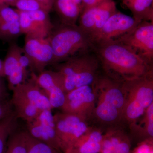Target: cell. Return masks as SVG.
I'll list each match as a JSON object with an SVG mask.
<instances>
[{"label": "cell", "instance_id": "cell-27", "mask_svg": "<svg viewBox=\"0 0 153 153\" xmlns=\"http://www.w3.org/2000/svg\"><path fill=\"white\" fill-rule=\"evenodd\" d=\"M131 153H153V139L146 140L138 143Z\"/></svg>", "mask_w": 153, "mask_h": 153}, {"label": "cell", "instance_id": "cell-7", "mask_svg": "<svg viewBox=\"0 0 153 153\" xmlns=\"http://www.w3.org/2000/svg\"><path fill=\"white\" fill-rule=\"evenodd\" d=\"M114 42L123 44L153 66V21H142L132 32Z\"/></svg>", "mask_w": 153, "mask_h": 153}, {"label": "cell", "instance_id": "cell-25", "mask_svg": "<svg viewBox=\"0 0 153 153\" xmlns=\"http://www.w3.org/2000/svg\"><path fill=\"white\" fill-rule=\"evenodd\" d=\"M14 7H16V9L19 10L27 13H30L40 10H45L50 12L38 0H16Z\"/></svg>", "mask_w": 153, "mask_h": 153}, {"label": "cell", "instance_id": "cell-22", "mask_svg": "<svg viewBox=\"0 0 153 153\" xmlns=\"http://www.w3.org/2000/svg\"><path fill=\"white\" fill-rule=\"evenodd\" d=\"M22 35L19 22L10 23L0 18V40L10 43Z\"/></svg>", "mask_w": 153, "mask_h": 153}, {"label": "cell", "instance_id": "cell-23", "mask_svg": "<svg viewBox=\"0 0 153 153\" xmlns=\"http://www.w3.org/2000/svg\"><path fill=\"white\" fill-rule=\"evenodd\" d=\"M39 28L48 37L54 27L49 17V12L44 10L28 13Z\"/></svg>", "mask_w": 153, "mask_h": 153}, {"label": "cell", "instance_id": "cell-31", "mask_svg": "<svg viewBox=\"0 0 153 153\" xmlns=\"http://www.w3.org/2000/svg\"><path fill=\"white\" fill-rule=\"evenodd\" d=\"M16 0H0V4H5L7 5L14 7Z\"/></svg>", "mask_w": 153, "mask_h": 153}, {"label": "cell", "instance_id": "cell-6", "mask_svg": "<svg viewBox=\"0 0 153 153\" xmlns=\"http://www.w3.org/2000/svg\"><path fill=\"white\" fill-rule=\"evenodd\" d=\"M125 96L123 120L134 123L153 103V74L122 83Z\"/></svg>", "mask_w": 153, "mask_h": 153}, {"label": "cell", "instance_id": "cell-26", "mask_svg": "<svg viewBox=\"0 0 153 153\" xmlns=\"http://www.w3.org/2000/svg\"><path fill=\"white\" fill-rule=\"evenodd\" d=\"M144 116V132L146 140L153 139V103L148 108Z\"/></svg>", "mask_w": 153, "mask_h": 153}, {"label": "cell", "instance_id": "cell-34", "mask_svg": "<svg viewBox=\"0 0 153 153\" xmlns=\"http://www.w3.org/2000/svg\"><path fill=\"white\" fill-rule=\"evenodd\" d=\"M55 0H47L48 2V4L50 6V7L52 9L53 8V4H54V1Z\"/></svg>", "mask_w": 153, "mask_h": 153}, {"label": "cell", "instance_id": "cell-11", "mask_svg": "<svg viewBox=\"0 0 153 153\" xmlns=\"http://www.w3.org/2000/svg\"><path fill=\"white\" fill-rule=\"evenodd\" d=\"M96 94L93 85L75 88L66 94L62 112L79 116L86 119L93 114Z\"/></svg>", "mask_w": 153, "mask_h": 153}, {"label": "cell", "instance_id": "cell-12", "mask_svg": "<svg viewBox=\"0 0 153 153\" xmlns=\"http://www.w3.org/2000/svg\"><path fill=\"white\" fill-rule=\"evenodd\" d=\"M117 11L114 0H105L82 11L79 18V26L91 36L92 40L110 17Z\"/></svg>", "mask_w": 153, "mask_h": 153}, {"label": "cell", "instance_id": "cell-20", "mask_svg": "<svg viewBox=\"0 0 153 153\" xmlns=\"http://www.w3.org/2000/svg\"><path fill=\"white\" fill-rule=\"evenodd\" d=\"M23 54V49L16 41L9 43L5 58L3 61V76H8L19 66V60Z\"/></svg>", "mask_w": 153, "mask_h": 153}, {"label": "cell", "instance_id": "cell-32", "mask_svg": "<svg viewBox=\"0 0 153 153\" xmlns=\"http://www.w3.org/2000/svg\"><path fill=\"white\" fill-rule=\"evenodd\" d=\"M74 3V4H76V5L79 7L80 8L81 10V6H82V0H71Z\"/></svg>", "mask_w": 153, "mask_h": 153}, {"label": "cell", "instance_id": "cell-29", "mask_svg": "<svg viewBox=\"0 0 153 153\" xmlns=\"http://www.w3.org/2000/svg\"><path fill=\"white\" fill-rule=\"evenodd\" d=\"M104 1L105 0H82L81 12L85 9L97 5Z\"/></svg>", "mask_w": 153, "mask_h": 153}, {"label": "cell", "instance_id": "cell-4", "mask_svg": "<svg viewBox=\"0 0 153 153\" xmlns=\"http://www.w3.org/2000/svg\"><path fill=\"white\" fill-rule=\"evenodd\" d=\"M62 75L66 94L85 85H91L99 75L98 57L93 51L71 57L53 65Z\"/></svg>", "mask_w": 153, "mask_h": 153}, {"label": "cell", "instance_id": "cell-16", "mask_svg": "<svg viewBox=\"0 0 153 153\" xmlns=\"http://www.w3.org/2000/svg\"><path fill=\"white\" fill-rule=\"evenodd\" d=\"M60 19L61 23L76 25L81 9L71 0H55L53 8Z\"/></svg>", "mask_w": 153, "mask_h": 153}, {"label": "cell", "instance_id": "cell-9", "mask_svg": "<svg viewBox=\"0 0 153 153\" xmlns=\"http://www.w3.org/2000/svg\"><path fill=\"white\" fill-rule=\"evenodd\" d=\"M23 54L29 60L32 72L39 74L49 65H53L54 54L48 38L25 37Z\"/></svg>", "mask_w": 153, "mask_h": 153}, {"label": "cell", "instance_id": "cell-24", "mask_svg": "<svg viewBox=\"0 0 153 153\" xmlns=\"http://www.w3.org/2000/svg\"><path fill=\"white\" fill-rule=\"evenodd\" d=\"M27 153H63L55 148L34 138L25 130Z\"/></svg>", "mask_w": 153, "mask_h": 153}, {"label": "cell", "instance_id": "cell-28", "mask_svg": "<svg viewBox=\"0 0 153 153\" xmlns=\"http://www.w3.org/2000/svg\"><path fill=\"white\" fill-rule=\"evenodd\" d=\"M13 111L10 100L0 102V120Z\"/></svg>", "mask_w": 153, "mask_h": 153}, {"label": "cell", "instance_id": "cell-3", "mask_svg": "<svg viewBox=\"0 0 153 153\" xmlns=\"http://www.w3.org/2000/svg\"><path fill=\"white\" fill-rule=\"evenodd\" d=\"M93 86L96 94L93 114L97 118L110 124L123 120L125 96L122 83L104 74L98 75Z\"/></svg>", "mask_w": 153, "mask_h": 153}, {"label": "cell", "instance_id": "cell-1", "mask_svg": "<svg viewBox=\"0 0 153 153\" xmlns=\"http://www.w3.org/2000/svg\"><path fill=\"white\" fill-rule=\"evenodd\" d=\"M93 51L104 74L120 83L153 74V66L117 42L94 45Z\"/></svg>", "mask_w": 153, "mask_h": 153}, {"label": "cell", "instance_id": "cell-17", "mask_svg": "<svg viewBox=\"0 0 153 153\" xmlns=\"http://www.w3.org/2000/svg\"><path fill=\"white\" fill-rule=\"evenodd\" d=\"M122 4L137 21H153V0H122Z\"/></svg>", "mask_w": 153, "mask_h": 153}, {"label": "cell", "instance_id": "cell-19", "mask_svg": "<svg viewBox=\"0 0 153 153\" xmlns=\"http://www.w3.org/2000/svg\"><path fill=\"white\" fill-rule=\"evenodd\" d=\"M16 10L19 14V26L22 35L24 34L25 37L32 38H47L43 31L36 25L29 13L19 10L17 9Z\"/></svg>", "mask_w": 153, "mask_h": 153}, {"label": "cell", "instance_id": "cell-15", "mask_svg": "<svg viewBox=\"0 0 153 153\" xmlns=\"http://www.w3.org/2000/svg\"><path fill=\"white\" fill-rule=\"evenodd\" d=\"M103 137L100 131L89 128L63 153H99Z\"/></svg>", "mask_w": 153, "mask_h": 153}, {"label": "cell", "instance_id": "cell-21", "mask_svg": "<svg viewBox=\"0 0 153 153\" xmlns=\"http://www.w3.org/2000/svg\"><path fill=\"white\" fill-rule=\"evenodd\" d=\"M5 153H27L25 131L16 130L9 137Z\"/></svg>", "mask_w": 153, "mask_h": 153}, {"label": "cell", "instance_id": "cell-5", "mask_svg": "<svg viewBox=\"0 0 153 153\" xmlns=\"http://www.w3.org/2000/svg\"><path fill=\"white\" fill-rule=\"evenodd\" d=\"M10 100L18 119L28 123L44 110L53 109L47 96L33 79L13 88Z\"/></svg>", "mask_w": 153, "mask_h": 153}, {"label": "cell", "instance_id": "cell-14", "mask_svg": "<svg viewBox=\"0 0 153 153\" xmlns=\"http://www.w3.org/2000/svg\"><path fill=\"white\" fill-rule=\"evenodd\" d=\"M26 130L34 138L62 152L52 111H43L36 118L27 123Z\"/></svg>", "mask_w": 153, "mask_h": 153}, {"label": "cell", "instance_id": "cell-33", "mask_svg": "<svg viewBox=\"0 0 153 153\" xmlns=\"http://www.w3.org/2000/svg\"><path fill=\"white\" fill-rule=\"evenodd\" d=\"M3 61L0 59V75L2 77L3 76Z\"/></svg>", "mask_w": 153, "mask_h": 153}, {"label": "cell", "instance_id": "cell-30", "mask_svg": "<svg viewBox=\"0 0 153 153\" xmlns=\"http://www.w3.org/2000/svg\"><path fill=\"white\" fill-rule=\"evenodd\" d=\"M8 95L4 82H0V102L9 100Z\"/></svg>", "mask_w": 153, "mask_h": 153}, {"label": "cell", "instance_id": "cell-2", "mask_svg": "<svg viewBox=\"0 0 153 153\" xmlns=\"http://www.w3.org/2000/svg\"><path fill=\"white\" fill-rule=\"evenodd\" d=\"M54 54L53 65L71 57L93 51L91 37L79 25L61 24L55 27L47 37Z\"/></svg>", "mask_w": 153, "mask_h": 153}, {"label": "cell", "instance_id": "cell-13", "mask_svg": "<svg viewBox=\"0 0 153 153\" xmlns=\"http://www.w3.org/2000/svg\"><path fill=\"white\" fill-rule=\"evenodd\" d=\"M32 79L47 96L52 108L60 109L65 102L66 93L63 77L55 70H44L36 74L32 72Z\"/></svg>", "mask_w": 153, "mask_h": 153}, {"label": "cell", "instance_id": "cell-10", "mask_svg": "<svg viewBox=\"0 0 153 153\" xmlns=\"http://www.w3.org/2000/svg\"><path fill=\"white\" fill-rule=\"evenodd\" d=\"M140 22L133 17L117 11L110 17L100 31L92 38L94 44L95 45L114 42L132 32Z\"/></svg>", "mask_w": 153, "mask_h": 153}, {"label": "cell", "instance_id": "cell-18", "mask_svg": "<svg viewBox=\"0 0 153 153\" xmlns=\"http://www.w3.org/2000/svg\"><path fill=\"white\" fill-rule=\"evenodd\" d=\"M18 128V118L13 111L0 120V153H5L9 137Z\"/></svg>", "mask_w": 153, "mask_h": 153}, {"label": "cell", "instance_id": "cell-8", "mask_svg": "<svg viewBox=\"0 0 153 153\" xmlns=\"http://www.w3.org/2000/svg\"><path fill=\"white\" fill-rule=\"evenodd\" d=\"M55 129L63 153L87 131L86 119L79 116L62 112L54 115Z\"/></svg>", "mask_w": 153, "mask_h": 153}]
</instances>
